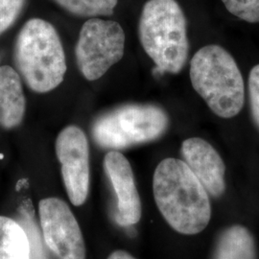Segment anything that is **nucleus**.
<instances>
[{
	"instance_id": "obj_1",
	"label": "nucleus",
	"mask_w": 259,
	"mask_h": 259,
	"mask_svg": "<svg viewBox=\"0 0 259 259\" xmlns=\"http://www.w3.org/2000/svg\"><path fill=\"white\" fill-rule=\"evenodd\" d=\"M158 210L176 232L194 235L211 219L208 193L184 160L168 157L159 162L153 178Z\"/></svg>"
},
{
	"instance_id": "obj_2",
	"label": "nucleus",
	"mask_w": 259,
	"mask_h": 259,
	"mask_svg": "<svg viewBox=\"0 0 259 259\" xmlns=\"http://www.w3.org/2000/svg\"><path fill=\"white\" fill-rule=\"evenodd\" d=\"M14 61L19 76L35 93H49L64 81V47L55 27L45 19H29L20 29Z\"/></svg>"
},
{
	"instance_id": "obj_3",
	"label": "nucleus",
	"mask_w": 259,
	"mask_h": 259,
	"mask_svg": "<svg viewBox=\"0 0 259 259\" xmlns=\"http://www.w3.org/2000/svg\"><path fill=\"white\" fill-rule=\"evenodd\" d=\"M139 39L158 73H179L187 62L189 44L184 11L176 0H148L141 12Z\"/></svg>"
},
{
	"instance_id": "obj_4",
	"label": "nucleus",
	"mask_w": 259,
	"mask_h": 259,
	"mask_svg": "<svg viewBox=\"0 0 259 259\" xmlns=\"http://www.w3.org/2000/svg\"><path fill=\"white\" fill-rule=\"evenodd\" d=\"M190 80L209 109L219 117L232 118L245 101V85L235 60L225 48L209 45L199 49L190 62Z\"/></svg>"
},
{
	"instance_id": "obj_5",
	"label": "nucleus",
	"mask_w": 259,
	"mask_h": 259,
	"mask_svg": "<svg viewBox=\"0 0 259 259\" xmlns=\"http://www.w3.org/2000/svg\"><path fill=\"white\" fill-rule=\"evenodd\" d=\"M168 125V115L160 107L129 104L99 116L92 132L98 146L116 151L159 139Z\"/></svg>"
},
{
	"instance_id": "obj_6",
	"label": "nucleus",
	"mask_w": 259,
	"mask_h": 259,
	"mask_svg": "<svg viewBox=\"0 0 259 259\" xmlns=\"http://www.w3.org/2000/svg\"><path fill=\"white\" fill-rule=\"evenodd\" d=\"M125 33L113 20L91 19L81 28L75 47L78 68L89 81L98 80L124 55Z\"/></svg>"
},
{
	"instance_id": "obj_7",
	"label": "nucleus",
	"mask_w": 259,
	"mask_h": 259,
	"mask_svg": "<svg viewBox=\"0 0 259 259\" xmlns=\"http://www.w3.org/2000/svg\"><path fill=\"white\" fill-rule=\"evenodd\" d=\"M42 238L59 259H85L87 250L81 228L69 206L59 198L39 202Z\"/></svg>"
},
{
	"instance_id": "obj_8",
	"label": "nucleus",
	"mask_w": 259,
	"mask_h": 259,
	"mask_svg": "<svg viewBox=\"0 0 259 259\" xmlns=\"http://www.w3.org/2000/svg\"><path fill=\"white\" fill-rule=\"evenodd\" d=\"M56 156L67 196L75 206L83 205L90 191V146L85 134L78 126L70 125L58 135Z\"/></svg>"
},
{
	"instance_id": "obj_9",
	"label": "nucleus",
	"mask_w": 259,
	"mask_h": 259,
	"mask_svg": "<svg viewBox=\"0 0 259 259\" xmlns=\"http://www.w3.org/2000/svg\"><path fill=\"white\" fill-rule=\"evenodd\" d=\"M104 170L116 195L115 221L123 227L138 224L142 206L129 160L118 151H110L104 157Z\"/></svg>"
},
{
	"instance_id": "obj_10",
	"label": "nucleus",
	"mask_w": 259,
	"mask_h": 259,
	"mask_svg": "<svg viewBox=\"0 0 259 259\" xmlns=\"http://www.w3.org/2000/svg\"><path fill=\"white\" fill-rule=\"evenodd\" d=\"M181 153L208 195L221 197L226 191V165L218 152L204 139L191 138L183 142Z\"/></svg>"
},
{
	"instance_id": "obj_11",
	"label": "nucleus",
	"mask_w": 259,
	"mask_h": 259,
	"mask_svg": "<svg viewBox=\"0 0 259 259\" xmlns=\"http://www.w3.org/2000/svg\"><path fill=\"white\" fill-rule=\"evenodd\" d=\"M26 100L18 71L9 65L0 66V127L11 130L23 120Z\"/></svg>"
},
{
	"instance_id": "obj_12",
	"label": "nucleus",
	"mask_w": 259,
	"mask_h": 259,
	"mask_svg": "<svg viewBox=\"0 0 259 259\" xmlns=\"http://www.w3.org/2000/svg\"><path fill=\"white\" fill-rule=\"evenodd\" d=\"M213 259H256L255 242L250 231L234 225L221 233Z\"/></svg>"
},
{
	"instance_id": "obj_13",
	"label": "nucleus",
	"mask_w": 259,
	"mask_h": 259,
	"mask_svg": "<svg viewBox=\"0 0 259 259\" xmlns=\"http://www.w3.org/2000/svg\"><path fill=\"white\" fill-rule=\"evenodd\" d=\"M27 233L19 222L0 216V259H29Z\"/></svg>"
},
{
	"instance_id": "obj_14",
	"label": "nucleus",
	"mask_w": 259,
	"mask_h": 259,
	"mask_svg": "<svg viewBox=\"0 0 259 259\" xmlns=\"http://www.w3.org/2000/svg\"><path fill=\"white\" fill-rule=\"evenodd\" d=\"M68 13L85 18L111 16L118 0H53Z\"/></svg>"
},
{
	"instance_id": "obj_15",
	"label": "nucleus",
	"mask_w": 259,
	"mask_h": 259,
	"mask_svg": "<svg viewBox=\"0 0 259 259\" xmlns=\"http://www.w3.org/2000/svg\"><path fill=\"white\" fill-rule=\"evenodd\" d=\"M19 221L21 227L27 233L29 239V259H47V252L41 242V237L37 230L36 223L33 221L31 212L25 206H21L19 210Z\"/></svg>"
},
{
	"instance_id": "obj_16",
	"label": "nucleus",
	"mask_w": 259,
	"mask_h": 259,
	"mask_svg": "<svg viewBox=\"0 0 259 259\" xmlns=\"http://www.w3.org/2000/svg\"><path fill=\"white\" fill-rule=\"evenodd\" d=\"M233 16L250 23L259 22V0H222Z\"/></svg>"
},
{
	"instance_id": "obj_17",
	"label": "nucleus",
	"mask_w": 259,
	"mask_h": 259,
	"mask_svg": "<svg viewBox=\"0 0 259 259\" xmlns=\"http://www.w3.org/2000/svg\"><path fill=\"white\" fill-rule=\"evenodd\" d=\"M25 4L26 0H0V35L18 20Z\"/></svg>"
},
{
	"instance_id": "obj_18",
	"label": "nucleus",
	"mask_w": 259,
	"mask_h": 259,
	"mask_svg": "<svg viewBox=\"0 0 259 259\" xmlns=\"http://www.w3.org/2000/svg\"><path fill=\"white\" fill-rule=\"evenodd\" d=\"M249 97L252 120L259 129V65L253 66L249 75Z\"/></svg>"
},
{
	"instance_id": "obj_19",
	"label": "nucleus",
	"mask_w": 259,
	"mask_h": 259,
	"mask_svg": "<svg viewBox=\"0 0 259 259\" xmlns=\"http://www.w3.org/2000/svg\"><path fill=\"white\" fill-rule=\"evenodd\" d=\"M107 259H138L134 257L132 254H130L129 252L125 251V250H114L113 252H111L109 255V257Z\"/></svg>"
}]
</instances>
